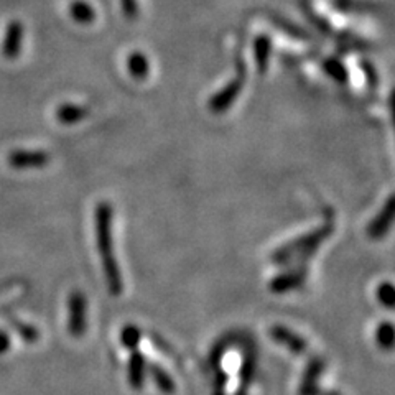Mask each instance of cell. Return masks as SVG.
Returning <instances> with one entry per match:
<instances>
[{
    "instance_id": "9c48e42d",
    "label": "cell",
    "mask_w": 395,
    "mask_h": 395,
    "mask_svg": "<svg viewBox=\"0 0 395 395\" xmlns=\"http://www.w3.org/2000/svg\"><path fill=\"white\" fill-rule=\"evenodd\" d=\"M127 71L135 81H145L150 75V61L139 50L132 51L127 57Z\"/></svg>"
},
{
    "instance_id": "8fae6325",
    "label": "cell",
    "mask_w": 395,
    "mask_h": 395,
    "mask_svg": "<svg viewBox=\"0 0 395 395\" xmlns=\"http://www.w3.org/2000/svg\"><path fill=\"white\" fill-rule=\"evenodd\" d=\"M147 367H148L147 374L152 377V380L155 382V385L162 390L163 394L168 395V394L175 392L177 385H175L173 377H171L165 369H163L162 366H158V364H148Z\"/></svg>"
},
{
    "instance_id": "e0dca14e",
    "label": "cell",
    "mask_w": 395,
    "mask_h": 395,
    "mask_svg": "<svg viewBox=\"0 0 395 395\" xmlns=\"http://www.w3.org/2000/svg\"><path fill=\"white\" fill-rule=\"evenodd\" d=\"M376 343L380 349L390 351L394 346V326L390 321H384L377 326L376 331Z\"/></svg>"
},
{
    "instance_id": "9a60e30c",
    "label": "cell",
    "mask_w": 395,
    "mask_h": 395,
    "mask_svg": "<svg viewBox=\"0 0 395 395\" xmlns=\"http://www.w3.org/2000/svg\"><path fill=\"white\" fill-rule=\"evenodd\" d=\"M48 160V153L45 152H20L15 155L17 166H43Z\"/></svg>"
},
{
    "instance_id": "ffe728a7",
    "label": "cell",
    "mask_w": 395,
    "mask_h": 395,
    "mask_svg": "<svg viewBox=\"0 0 395 395\" xmlns=\"http://www.w3.org/2000/svg\"><path fill=\"white\" fill-rule=\"evenodd\" d=\"M360 70H363L364 76H366L367 86L371 88V91H376L377 86H379V75H377L376 66L367 59H360Z\"/></svg>"
},
{
    "instance_id": "ac0fdd59",
    "label": "cell",
    "mask_w": 395,
    "mask_h": 395,
    "mask_svg": "<svg viewBox=\"0 0 395 395\" xmlns=\"http://www.w3.org/2000/svg\"><path fill=\"white\" fill-rule=\"evenodd\" d=\"M269 19L272 20L278 28L283 30V32H285L287 35H291V37H295V38H308V33L305 32V30H302L300 27H296V25H293V23H290L289 20L282 19V17H278L276 14H270Z\"/></svg>"
},
{
    "instance_id": "4fadbf2b",
    "label": "cell",
    "mask_w": 395,
    "mask_h": 395,
    "mask_svg": "<svg viewBox=\"0 0 395 395\" xmlns=\"http://www.w3.org/2000/svg\"><path fill=\"white\" fill-rule=\"evenodd\" d=\"M71 19L76 21V23L81 25H89L91 21L96 20V10L89 6L88 2H83V0H76L75 3H71Z\"/></svg>"
},
{
    "instance_id": "277c9868",
    "label": "cell",
    "mask_w": 395,
    "mask_h": 395,
    "mask_svg": "<svg viewBox=\"0 0 395 395\" xmlns=\"http://www.w3.org/2000/svg\"><path fill=\"white\" fill-rule=\"evenodd\" d=\"M305 282H307V269L303 265H296V267H289L285 272L273 277L269 283V289L272 293L282 295L298 290L300 287L305 285Z\"/></svg>"
},
{
    "instance_id": "6da1fadb",
    "label": "cell",
    "mask_w": 395,
    "mask_h": 395,
    "mask_svg": "<svg viewBox=\"0 0 395 395\" xmlns=\"http://www.w3.org/2000/svg\"><path fill=\"white\" fill-rule=\"evenodd\" d=\"M113 218V204L107 203V201H101V203L96 206V213H94V221H96V244L109 293L113 296H119L124 290V280L119 262L114 256Z\"/></svg>"
},
{
    "instance_id": "2e32d148",
    "label": "cell",
    "mask_w": 395,
    "mask_h": 395,
    "mask_svg": "<svg viewBox=\"0 0 395 395\" xmlns=\"http://www.w3.org/2000/svg\"><path fill=\"white\" fill-rule=\"evenodd\" d=\"M323 70L326 75H329L331 78L339 84L347 83V71L345 64L339 61L338 58H328L323 61Z\"/></svg>"
},
{
    "instance_id": "3957f363",
    "label": "cell",
    "mask_w": 395,
    "mask_h": 395,
    "mask_svg": "<svg viewBox=\"0 0 395 395\" xmlns=\"http://www.w3.org/2000/svg\"><path fill=\"white\" fill-rule=\"evenodd\" d=\"M247 70L246 63H244L242 57H235V75L231 78L224 88H221L214 96L208 101V109L213 114H224L233 107V104L238 101V97L242 93L244 84H246Z\"/></svg>"
},
{
    "instance_id": "5bb4252c",
    "label": "cell",
    "mask_w": 395,
    "mask_h": 395,
    "mask_svg": "<svg viewBox=\"0 0 395 395\" xmlns=\"http://www.w3.org/2000/svg\"><path fill=\"white\" fill-rule=\"evenodd\" d=\"M120 341H122V346L128 351H135L139 349V345L142 341V331L139 326L135 325H126L120 331Z\"/></svg>"
},
{
    "instance_id": "8992f818",
    "label": "cell",
    "mask_w": 395,
    "mask_h": 395,
    "mask_svg": "<svg viewBox=\"0 0 395 395\" xmlns=\"http://www.w3.org/2000/svg\"><path fill=\"white\" fill-rule=\"evenodd\" d=\"M270 336H272L273 341H277L278 345L285 346L287 349H290L293 354H303L305 351L308 349L307 339L296 334L291 329L285 328V326H272L270 328Z\"/></svg>"
},
{
    "instance_id": "5b68a950",
    "label": "cell",
    "mask_w": 395,
    "mask_h": 395,
    "mask_svg": "<svg viewBox=\"0 0 395 395\" xmlns=\"http://www.w3.org/2000/svg\"><path fill=\"white\" fill-rule=\"evenodd\" d=\"M392 221H394V196L390 195L387 198V201H385V204L382 206L380 211L377 213V216L369 222L366 234L374 240L384 239L385 234L390 231V227H392Z\"/></svg>"
},
{
    "instance_id": "7c38bea8",
    "label": "cell",
    "mask_w": 395,
    "mask_h": 395,
    "mask_svg": "<svg viewBox=\"0 0 395 395\" xmlns=\"http://www.w3.org/2000/svg\"><path fill=\"white\" fill-rule=\"evenodd\" d=\"M89 109L86 106H78V104H63L57 110V117L61 124H66V126H73V124H78L81 120L88 117Z\"/></svg>"
},
{
    "instance_id": "d6986e66",
    "label": "cell",
    "mask_w": 395,
    "mask_h": 395,
    "mask_svg": "<svg viewBox=\"0 0 395 395\" xmlns=\"http://www.w3.org/2000/svg\"><path fill=\"white\" fill-rule=\"evenodd\" d=\"M376 296H377V302H379L382 307L392 310L394 308V287H392V283L382 282L380 285L377 287Z\"/></svg>"
},
{
    "instance_id": "7402d4cb",
    "label": "cell",
    "mask_w": 395,
    "mask_h": 395,
    "mask_svg": "<svg viewBox=\"0 0 395 395\" xmlns=\"http://www.w3.org/2000/svg\"><path fill=\"white\" fill-rule=\"evenodd\" d=\"M307 15H308V19H310L313 23L316 25L318 30H321V32L326 33V35H328V33H331V25H328V21H326L325 19H321V17H318L316 14H313L310 8H308V14Z\"/></svg>"
},
{
    "instance_id": "7a4b0ae2",
    "label": "cell",
    "mask_w": 395,
    "mask_h": 395,
    "mask_svg": "<svg viewBox=\"0 0 395 395\" xmlns=\"http://www.w3.org/2000/svg\"><path fill=\"white\" fill-rule=\"evenodd\" d=\"M334 231V222L326 221L323 226L313 229L310 233L300 235L290 242L283 244L278 247L272 256L270 260L276 265H290V262H296L295 265H305L308 259H311L316 254L318 247L325 242Z\"/></svg>"
},
{
    "instance_id": "ba28073f",
    "label": "cell",
    "mask_w": 395,
    "mask_h": 395,
    "mask_svg": "<svg viewBox=\"0 0 395 395\" xmlns=\"http://www.w3.org/2000/svg\"><path fill=\"white\" fill-rule=\"evenodd\" d=\"M147 359L139 351H132L131 359L127 366V380L132 389L140 390L145 384V376H147Z\"/></svg>"
},
{
    "instance_id": "44dd1931",
    "label": "cell",
    "mask_w": 395,
    "mask_h": 395,
    "mask_svg": "<svg viewBox=\"0 0 395 395\" xmlns=\"http://www.w3.org/2000/svg\"><path fill=\"white\" fill-rule=\"evenodd\" d=\"M120 7H122V14L127 20H137L140 15V8L137 0H120Z\"/></svg>"
},
{
    "instance_id": "30bf717a",
    "label": "cell",
    "mask_w": 395,
    "mask_h": 395,
    "mask_svg": "<svg viewBox=\"0 0 395 395\" xmlns=\"http://www.w3.org/2000/svg\"><path fill=\"white\" fill-rule=\"evenodd\" d=\"M270 53H272V41H270L269 35H259L254 41V58L257 64V71L260 75H265L269 70Z\"/></svg>"
},
{
    "instance_id": "52a82bcc",
    "label": "cell",
    "mask_w": 395,
    "mask_h": 395,
    "mask_svg": "<svg viewBox=\"0 0 395 395\" xmlns=\"http://www.w3.org/2000/svg\"><path fill=\"white\" fill-rule=\"evenodd\" d=\"M86 296L81 291H75L70 298L71 311V333L75 336H83L86 331Z\"/></svg>"
}]
</instances>
